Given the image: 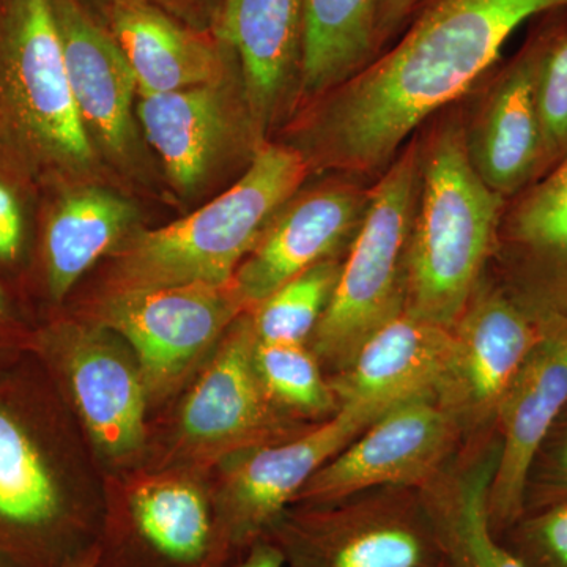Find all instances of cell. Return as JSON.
Returning <instances> with one entry per match:
<instances>
[{
	"mask_svg": "<svg viewBox=\"0 0 567 567\" xmlns=\"http://www.w3.org/2000/svg\"><path fill=\"white\" fill-rule=\"evenodd\" d=\"M453 352V328L404 311L365 339L331 386L339 406L391 409L432 398L445 382Z\"/></svg>",
	"mask_w": 567,
	"mask_h": 567,
	"instance_id": "20",
	"label": "cell"
},
{
	"mask_svg": "<svg viewBox=\"0 0 567 567\" xmlns=\"http://www.w3.org/2000/svg\"><path fill=\"white\" fill-rule=\"evenodd\" d=\"M380 0H308L298 99L316 102L369 65Z\"/></svg>",
	"mask_w": 567,
	"mask_h": 567,
	"instance_id": "23",
	"label": "cell"
},
{
	"mask_svg": "<svg viewBox=\"0 0 567 567\" xmlns=\"http://www.w3.org/2000/svg\"><path fill=\"white\" fill-rule=\"evenodd\" d=\"M33 349L61 369L82 420L100 447L125 456L144 440L145 390L140 369L95 334L54 323L35 333Z\"/></svg>",
	"mask_w": 567,
	"mask_h": 567,
	"instance_id": "15",
	"label": "cell"
},
{
	"mask_svg": "<svg viewBox=\"0 0 567 567\" xmlns=\"http://www.w3.org/2000/svg\"><path fill=\"white\" fill-rule=\"evenodd\" d=\"M420 183L417 137L369 186L368 210L342 259L330 303L317 324L316 352L346 368L365 339L405 311L406 251Z\"/></svg>",
	"mask_w": 567,
	"mask_h": 567,
	"instance_id": "5",
	"label": "cell"
},
{
	"mask_svg": "<svg viewBox=\"0 0 567 567\" xmlns=\"http://www.w3.org/2000/svg\"><path fill=\"white\" fill-rule=\"evenodd\" d=\"M458 421L432 398L391 406L309 480L297 499L333 505L377 487L427 486L456 442Z\"/></svg>",
	"mask_w": 567,
	"mask_h": 567,
	"instance_id": "9",
	"label": "cell"
},
{
	"mask_svg": "<svg viewBox=\"0 0 567 567\" xmlns=\"http://www.w3.org/2000/svg\"><path fill=\"white\" fill-rule=\"evenodd\" d=\"M35 188H40L37 182L0 153V271L17 270L28 256L29 197Z\"/></svg>",
	"mask_w": 567,
	"mask_h": 567,
	"instance_id": "29",
	"label": "cell"
},
{
	"mask_svg": "<svg viewBox=\"0 0 567 567\" xmlns=\"http://www.w3.org/2000/svg\"><path fill=\"white\" fill-rule=\"evenodd\" d=\"M547 35L522 50L492 82L465 121L470 162L488 188L514 196L540 177V128L536 82Z\"/></svg>",
	"mask_w": 567,
	"mask_h": 567,
	"instance_id": "18",
	"label": "cell"
},
{
	"mask_svg": "<svg viewBox=\"0 0 567 567\" xmlns=\"http://www.w3.org/2000/svg\"><path fill=\"white\" fill-rule=\"evenodd\" d=\"M503 544L528 567H567V499L524 514Z\"/></svg>",
	"mask_w": 567,
	"mask_h": 567,
	"instance_id": "30",
	"label": "cell"
},
{
	"mask_svg": "<svg viewBox=\"0 0 567 567\" xmlns=\"http://www.w3.org/2000/svg\"><path fill=\"white\" fill-rule=\"evenodd\" d=\"M495 462H480L450 483H429L423 502L446 567H528L492 533L487 496Z\"/></svg>",
	"mask_w": 567,
	"mask_h": 567,
	"instance_id": "24",
	"label": "cell"
},
{
	"mask_svg": "<svg viewBox=\"0 0 567 567\" xmlns=\"http://www.w3.org/2000/svg\"><path fill=\"white\" fill-rule=\"evenodd\" d=\"M137 118L175 188L204 185L245 133L260 140L248 106L234 100L227 81L140 96Z\"/></svg>",
	"mask_w": 567,
	"mask_h": 567,
	"instance_id": "16",
	"label": "cell"
},
{
	"mask_svg": "<svg viewBox=\"0 0 567 567\" xmlns=\"http://www.w3.org/2000/svg\"><path fill=\"white\" fill-rule=\"evenodd\" d=\"M256 344L251 317L235 320L183 405V434L193 445L218 453L259 446L286 434L281 406L257 374Z\"/></svg>",
	"mask_w": 567,
	"mask_h": 567,
	"instance_id": "14",
	"label": "cell"
},
{
	"mask_svg": "<svg viewBox=\"0 0 567 567\" xmlns=\"http://www.w3.org/2000/svg\"><path fill=\"white\" fill-rule=\"evenodd\" d=\"M536 103L544 177L567 159V32L547 35L537 71Z\"/></svg>",
	"mask_w": 567,
	"mask_h": 567,
	"instance_id": "28",
	"label": "cell"
},
{
	"mask_svg": "<svg viewBox=\"0 0 567 567\" xmlns=\"http://www.w3.org/2000/svg\"><path fill=\"white\" fill-rule=\"evenodd\" d=\"M35 333L21 322L9 286L0 279V368L13 363L18 353L33 347Z\"/></svg>",
	"mask_w": 567,
	"mask_h": 567,
	"instance_id": "31",
	"label": "cell"
},
{
	"mask_svg": "<svg viewBox=\"0 0 567 567\" xmlns=\"http://www.w3.org/2000/svg\"><path fill=\"white\" fill-rule=\"evenodd\" d=\"M390 409L349 404L312 431L260 446L230 476L216 516L229 551L267 537L306 484L324 464Z\"/></svg>",
	"mask_w": 567,
	"mask_h": 567,
	"instance_id": "10",
	"label": "cell"
},
{
	"mask_svg": "<svg viewBox=\"0 0 567 567\" xmlns=\"http://www.w3.org/2000/svg\"><path fill=\"white\" fill-rule=\"evenodd\" d=\"M0 567H21V566H18L17 563L11 561V559L3 557V555L0 554Z\"/></svg>",
	"mask_w": 567,
	"mask_h": 567,
	"instance_id": "36",
	"label": "cell"
},
{
	"mask_svg": "<svg viewBox=\"0 0 567 567\" xmlns=\"http://www.w3.org/2000/svg\"><path fill=\"white\" fill-rule=\"evenodd\" d=\"M244 312L233 284H186L112 290L100 317L133 347L147 394L163 395Z\"/></svg>",
	"mask_w": 567,
	"mask_h": 567,
	"instance_id": "7",
	"label": "cell"
},
{
	"mask_svg": "<svg viewBox=\"0 0 567 567\" xmlns=\"http://www.w3.org/2000/svg\"><path fill=\"white\" fill-rule=\"evenodd\" d=\"M566 404L567 322H563L540 336L496 409L503 442L487 496L488 522L496 537L527 513L533 465Z\"/></svg>",
	"mask_w": 567,
	"mask_h": 567,
	"instance_id": "12",
	"label": "cell"
},
{
	"mask_svg": "<svg viewBox=\"0 0 567 567\" xmlns=\"http://www.w3.org/2000/svg\"><path fill=\"white\" fill-rule=\"evenodd\" d=\"M341 265L339 257L316 264L249 312L257 341L305 344L330 303Z\"/></svg>",
	"mask_w": 567,
	"mask_h": 567,
	"instance_id": "25",
	"label": "cell"
},
{
	"mask_svg": "<svg viewBox=\"0 0 567 567\" xmlns=\"http://www.w3.org/2000/svg\"><path fill=\"white\" fill-rule=\"evenodd\" d=\"M136 210L103 188L62 189L44 205L37 237V271L44 297L62 303L82 275L126 241Z\"/></svg>",
	"mask_w": 567,
	"mask_h": 567,
	"instance_id": "21",
	"label": "cell"
},
{
	"mask_svg": "<svg viewBox=\"0 0 567 567\" xmlns=\"http://www.w3.org/2000/svg\"><path fill=\"white\" fill-rule=\"evenodd\" d=\"M235 567H286V558L274 540L262 537L248 548L244 561Z\"/></svg>",
	"mask_w": 567,
	"mask_h": 567,
	"instance_id": "34",
	"label": "cell"
},
{
	"mask_svg": "<svg viewBox=\"0 0 567 567\" xmlns=\"http://www.w3.org/2000/svg\"><path fill=\"white\" fill-rule=\"evenodd\" d=\"M308 159L293 145L264 144L238 182L186 218L142 230L118 251L112 290L230 286L276 213L300 192Z\"/></svg>",
	"mask_w": 567,
	"mask_h": 567,
	"instance_id": "3",
	"label": "cell"
},
{
	"mask_svg": "<svg viewBox=\"0 0 567 567\" xmlns=\"http://www.w3.org/2000/svg\"><path fill=\"white\" fill-rule=\"evenodd\" d=\"M416 137L420 183L406 251L405 311L453 328L480 286L506 199L470 162L461 112H439Z\"/></svg>",
	"mask_w": 567,
	"mask_h": 567,
	"instance_id": "2",
	"label": "cell"
},
{
	"mask_svg": "<svg viewBox=\"0 0 567 567\" xmlns=\"http://www.w3.org/2000/svg\"><path fill=\"white\" fill-rule=\"evenodd\" d=\"M499 224L522 248L567 264V159L522 194Z\"/></svg>",
	"mask_w": 567,
	"mask_h": 567,
	"instance_id": "27",
	"label": "cell"
},
{
	"mask_svg": "<svg viewBox=\"0 0 567 567\" xmlns=\"http://www.w3.org/2000/svg\"><path fill=\"white\" fill-rule=\"evenodd\" d=\"M52 0H0V153L39 186L91 169Z\"/></svg>",
	"mask_w": 567,
	"mask_h": 567,
	"instance_id": "4",
	"label": "cell"
},
{
	"mask_svg": "<svg viewBox=\"0 0 567 567\" xmlns=\"http://www.w3.org/2000/svg\"><path fill=\"white\" fill-rule=\"evenodd\" d=\"M567 0H420L398 39L322 99L306 123L309 166L377 181L412 134L465 95L509 37Z\"/></svg>",
	"mask_w": 567,
	"mask_h": 567,
	"instance_id": "1",
	"label": "cell"
},
{
	"mask_svg": "<svg viewBox=\"0 0 567 567\" xmlns=\"http://www.w3.org/2000/svg\"><path fill=\"white\" fill-rule=\"evenodd\" d=\"M62 567H99V548L89 547L87 550L81 551L76 557L69 559Z\"/></svg>",
	"mask_w": 567,
	"mask_h": 567,
	"instance_id": "35",
	"label": "cell"
},
{
	"mask_svg": "<svg viewBox=\"0 0 567 567\" xmlns=\"http://www.w3.org/2000/svg\"><path fill=\"white\" fill-rule=\"evenodd\" d=\"M420 0H380L377 14V51L390 47L399 33L404 31ZM377 54V55H379Z\"/></svg>",
	"mask_w": 567,
	"mask_h": 567,
	"instance_id": "32",
	"label": "cell"
},
{
	"mask_svg": "<svg viewBox=\"0 0 567 567\" xmlns=\"http://www.w3.org/2000/svg\"><path fill=\"white\" fill-rule=\"evenodd\" d=\"M308 0H223L216 39L240 65L254 128L264 140L300 85Z\"/></svg>",
	"mask_w": 567,
	"mask_h": 567,
	"instance_id": "17",
	"label": "cell"
},
{
	"mask_svg": "<svg viewBox=\"0 0 567 567\" xmlns=\"http://www.w3.org/2000/svg\"><path fill=\"white\" fill-rule=\"evenodd\" d=\"M268 535L292 567H446L423 498L281 517Z\"/></svg>",
	"mask_w": 567,
	"mask_h": 567,
	"instance_id": "8",
	"label": "cell"
},
{
	"mask_svg": "<svg viewBox=\"0 0 567 567\" xmlns=\"http://www.w3.org/2000/svg\"><path fill=\"white\" fill-rule=\"evenodd\" d=\"M254 363L268 395L281 409L309 416L338 412L333 386L324 382L315 354L305 344L257 341Z\"/></svg>",
	"mask_w": 567,
	"mask_h": 567,
	"instance_id": "26",
	"label": "cell"
},
{
	"mask_svg": "<svg viewBox=\"0 0 567 567\" xmlns=\"http://www.w3.org/2000/svg\"><path fill=\"white\" fill-rule=\"evenodd\" d=\"M368 204L369 186L344 175L295 194L234 276V290L245 312L254 311L308 268L349 249Z\"/></svg>",
	"mask_w": 567,
	"mask_h": 567,
	"instance_id": "11",
	"label": "cell"
},
{
	"mask_svg": "<svg viewBox=\"0 0 567 567\" xmlns=\"http://www.w3.org/2000/svg\"><path fill=\"white\" fill-rule=\"evenodd\" d=\"M111 33L132 66L137 95L227 81L221 43L183 28L147 0H115Z\"/></svg>",
	"mask_w": 567,
	"mask_h": 567,
	"instance_id": "22",
	"label": "cell"
},
{
	"mask_svg": "<svg viewBox=\"0 0 567 567\" xmlns=\"http://www.w3.org/2000/svg\"><path fill=\"white\" fill-rule=\"evenodd\" d=\"M66 73L78 111L92 142L115 159L132 155L137 82L110 31L80 0H52Z\"/></svg>",
	"mask_w": 567,
	"mask_h": 567,
	"instance_id": "19",
	"label": "cell"
},
{
	"mask_svg": "<svg viewBox=\"0 0 567 567\" xmlns=\"http://www.w3.org/2000/svg\"><path fill=\"white\" fill-rule=\"evenodd\" d=\"M546 481L547 483H544V491L546 492L537 495L540 503L537 507L567 499V427L563 432L554 453L548 457Z\"/></svg>",
	"mask_w": 567,
	"mask_h": 567,
	"instance_id": "33",
	"label": "cell"
},
{
	"mask_svg": "<svg viewBox=\"0 0 567 567\" xmlns=\"http://www.w3.org/2000/svg\"><path fill=\"white\" fill-rule=\"evenodd\" d=\"M454 352L440 404L462 420L495 416L540 336L520 308L502 292L477 286L453 327Z\"/></svg>",
	"mask_w": 567,
	"mask_h": 567,
	"instance_id": "13",
	"label": "cell"
},
{
	"mask_svg": "<svg viewBox=\"0 0 567 567\" xmlns=\"http://www.w3.org/2000/svg\"><path fill=\"white\" fill-rule=\"evenodd\" d=\"M7 365L0 368V554L21 567H62L92 546L58 475L39 398L25 377L3 374Z\"/></svg>",
	"mask_w": 567,
	"mask_h": 567,
	"instance_id": "6",
	"label": "cell"
}]
</instances>
